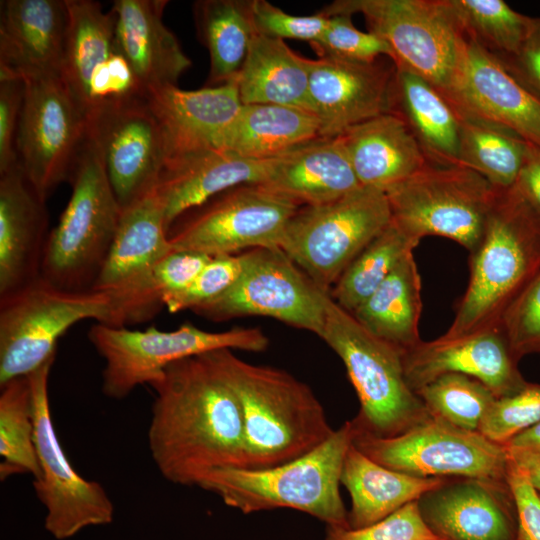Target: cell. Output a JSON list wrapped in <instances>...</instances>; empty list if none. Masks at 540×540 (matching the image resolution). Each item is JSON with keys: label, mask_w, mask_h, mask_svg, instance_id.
Listing matches in <instances>:
<instances>
[{"label": "cell", "mask_w": 540, "mask_h": 540, "mask_svg": "<svg viewBox=\"0 0 540 540\" xmlns=\"http://www.w3.org/2000/svg\"><path fill=\"white\" fill-rule=\"evenodd\" d=\"M208 353L173 362L150 385L149 450L173 484L199 486L213 470L245 465L239 404Z\"/></svg>", "instance_id": "cell-1"}, {"label": "cell", "mask_w": 540, "mask_h": 540, "mask_svg": "<svg viewBox=\"0 0 540 540\" xmlns=\"http://www.w3.org/2000/svg\"><path fill=\"white\" fill-rule=\"evenodd\" d=\"M240 408L245 469L289 462L320 446L335 429L309 385L289 372L247 362L231 349L208 353Z\"/></svg>", "instance_id": "cell-2"}, {"label": "cell", "mask_w": 540, "mask_h": 540, "mask_svg": "<svg viewBox=\"0 0 540 540\" xmlns=\"http://www.w3.org/2000/svg\"><path fill=\"white\" fill-rule=\"evenodd\" d=\"M540 273V215L514 184L495 188L481 241L470 253L468 286L445 337L500 329L502 318Z\"/></svg>", "instance_id": "cell-3"}, {"label": "cell", "mask_w": 540, "mask_h": 540, "mask_svg": "<svg viewBox=\"0 0 540 540\" xmlns=\"http://www.w3.org/2000/svg\"><path fill=\"white\" fill-rule=\"evenodd\" d=\"M353 437L354 427L349 420L303 456L266 469L219 468L206 475L198 487L243 514L288 508L306 513L326 526L349 527L340 477Z\"/></svg>", "instance_id": "cell-4"}, {"label": "cell", "mask_w": 540, "mask_h": 540, "mask_svg": "<svg viewBox=\"0 0 540 540\" xmlns=\"http://www.w3.org/2000/svg\"><path fill=\"white\" fill-rule=\"evenodd\" d=\"M69 182L71 197L49 233L41 278L64 291L89 292L111 250L122 209L87 132Z\"/></svg>", "instance_id": "cell-5"}, {"label": "cell", "mask_w": 540, "mask_h": 540, "mask_svg": "<svg viewBox=\"0 0 540 540\" xmlns=\"http://www.w3.org/2000/svg\"><path fill=\"white\" fill-rule=\"evenodd\" d=\"M320 338L342 360L357 394L360 409L354 426L390 438L432 415L407 384L402 351L375 337L330 296Z\"/></svg>", "instance_id": "cell-6"}, {"label": "cell", "mask_w": 540, "mask_h": 540, "mask_svg": "<svg viewBox=\"0 0 540 540\" xmlns=\"http://www.w3.org/2000/svg\"><path fill=\"white\" fill-rule=\"evenodd\" d=\"M322 11L361 13L369 31L388 44L395 67L422 77L453 102L467 38L446 0H339Z\"/></svg>", "instance_id": "cell-7"}, {"label": "cell", "mask_w": 540, "mask_h": 540, "mask_svg": "<svg viewBox=\"0 0 540 540\" xmlns=\"http://www.w3.org/2000/svg\"><path fill=\"white\" fill-rule=\"evenodd\" d=\"M88 338L104 360L102 392L115 400L124 399L137 386L151 385L175 361L219 349L263 352L269 346V338L257 327L212 332L191 323L171 331L97 323L89 329Z\"/></svg>", "instance_id": "cell-8"}, {"label": "cell", "mask_w": 540, "mask_h": 540, "mask_svg": "<svg viewBox=\"0 0 540 540\" xmlns=\"http://www.w3.org/2000/svg\"><path fill=\"white\" fill-rule=\"evenodd\" d=\"M391 222L385 191L361 186L335 201L301 206L280 244L322 290L330 292L355 257Z\"/></svg>", "instance_id": "cell-9"}, {"label": "cell", "mask_w": 540, "mask_h": 540, "mask_svg": "<svg viewBox=\"0 0 540 540\" xmlns=\"http://www.w3.org/2000/svg\"><path fill=\"white\" fill-rule=\"evenodd\" d=\"M494 192L469 168L431 162L385 190L391 221L406 235L418 242L441 236L470 253L482 239Z\"/></svg>", "instance_id": "cell-10"}, {"label": "cell", "mask_w": 540, "mask_h": 540, "mask_svg": "<svg viewBox=\"0 0 540 540\" xmlns=\"http://www.w3.org/2000/svg\"><path fill=\"white\" fill-rule=\"evenodd\" d=\"M110 303L98 291L68 292L43 278L0 297V385L55 358L58 340L78 322L107 324Z\"/></svg>", "instance_id": "cell-11"}, {"label": "cell", "mask_w": 540, "mask_h": 540, "mask_svg": "<svg viewBox=\"0 0 540 540\" xmlns=\"http://www.w3.org/2000/svg\"><path fill=\"white\" fill-rule=\"evenodd\" d=\"M353 427V445L392 470L424 478L507 484L510 459L506 448L478 431L459 428L436 416L390 438Z\"/></svg>", "instance_id": "cell-12"}, {"label": "cell", "mask_w": 540, "mask_h": 540, "mask_svg": "<svg viewBox=\"0 0 540 540\" xmlns=\"http://www.w3.org/2000/svg\"><path fill=\"white\" fill-rule=\"evenodd\" d=\"M292 201L258 184L226 190L180 216L168 231L172 251L210 257L255 248H280L298 210Z\"/></svg>", "instance_id": "cell-13"}, {"label": "cell", "mask_w": 540, "mask_h": 540, "mask_svg": "<svg viewBox=\"0 0 540 540\" xmlns=\"http://www.w3.org/2000/svg\"><path fill=\"white\" fill-rule=\"evenodd\" d=\"M243 270L223 295L194 313L212 321L273 318L321 336L329 292L319 288L281 248L242 252Z\"/></svg>", "instance_id": "cell-14"}, {"label": "cell", "mask_w": 540, "mask_h": 540, "mask_svg": "<svg viewBox=\"0 0 540 540\" xmlns=\"http://www.w3.org/2000/svg\"><path fill=\"white\" fill-rule=\"evenodd\" d=\"M55 358L28 375L33 398L34 439L40 475L36 497L46 509L44 528L57 540L91 526L110 524L114 506L103 486L83 478L68 460L51 416L48 379Z\"/></svg>", "instance_id": "cell-15"}, {"label": "cell", "mask_w": 540, "mask_h": 540, "mask_svg": "<svg viewBox=\"0 0 540 540\" xmlns=\"http://www.w3.org/2000/svg\"><path fill=\"white\" fill-rule=\"evenodd\" d=\"M25 95L17 130L18 162L45 200L72 169L87 121L59 75L23 78Z\"/></svg>", "instance_id": "cell-16"}, {"label": "cell", "mask_w": 540, "mask_h": 540, "mask_svg": "<svg viewBox=\"0 0 540 540\" xmlns=\"http://www.w3.org/2000/svg\"><path fill=\"white\" fill-rule=\"evenodd\" d=\"M86 121L123 211L157 185L168 158L162 126L142 95L105 103Z\"/></svg>", "instance_id": "cell-17"}, {"label": "cell", "mask_w": 540, "mask_h": 540, "mask_svg": "<svg viewBox=\"0 0 540 540\" xmlns=\"http://www.w3.org/2000/svg\"><path fill=\"white\" fill-rule=\"evenodd\" d=\"M394 65L331 57L311 59L309 101L320 138H337L368 119L392 112Z\"/></svg>", "instance_id": "cell-18"}, {"label": "cell", "mask_w": 540, "mask_h": 540, "mask_svg": "<svg viewBox=\"0 0 540 540\" xmlns=\"http://www.w3.org/2000/svg\"><path fill=\"white\" fill-rule=\"evenodd\" d=\"M405 378L416 393L446 373H460L485 384L497 398L520 391L528 382L501 329L421 341L402 353Z\"/></svg>", "instance_id": "cell-19"}, {"label": "cell", "mask_w": 540, "mask_h": 540, "mask_svg": "<svg viewBox=\"0 0 540 540\" xmlns=\"http://www.w3.org/2000/svg\"><path fill=\"white\" fill-rule=\"evenodd\" d=\"M417 503L424 522L443 540H517V515L508 484L446 478Z\"/></svg>", "instance_id": "cell-20"}, {"label": "cell", "mask_w": 540, "mask_h": 540, "mask_svg": "<svg viewBox=\"0 0 540 540\" xmlns=\"http://www.w3.org/2000/svg\"><path fill=\"white\" fill-rule=\"evenodd\" d=\"M452 104L540 149V97L497 56L470 39Z\"/></svg>", "instance_id": "cell-21"}, {"label": "cell", "mask_w": 540, "mask_h": 540, "mask_svg": "<svg viewBox=\"0 0 540 540\" xmlns=\"http://www.w3.org/2000/svg\"><path fill=\"white\" fill-rule=\"evenodd\" d=\"M66 0L0 1V77L61 76Z\"/></svg>", "instance_id": "cell-22"}, {"label": "cell", "mask_w": 540, "mask_h": 540, "mask_svg": "<svg viewBox=\"0 0 540 540\" xmlns=\"http://www.w3.org/2000/svg\"><path fill=\"white\" fill-rule=\"evenodd\" d=\"M45 202L19 162L0 174V297L41 277L50 233Z\"/></svg>", "instance_id": "cell-23"}, {"label": "cell", "mask_w": 540, "mask_h": 540, "mask_svg": "<svg viewBox=\"0 0 540 540\" xmlns=\"http://www.w3.org/2000/svg\"><path fill=\"white\" fill-rule=\"evenodd\" d=\"M143 96L162 126L168 158L190 151L220 149L243 105L235 81L198 90L163 86L150 89Z\"/></svg>", "instance_id": "cell-24"}, {"label": "cell", "mask_w": 540, "mask_h": 540, "mask_svg": "<svg viewBox=\"0 0 540 540\" xmlns=\"http://www.w3.org/2000/svg\"><path fill=\"white\" fill-rule=\"evenodd\" d=\"M271 161L247 159L218 148L169 157L155 187L168 231L180 216L216 195L236 186L263 182Z\"/></svg>", "instance_id": "cell-25"}, {"label": "cell", "mask_w": 540, "mask_h": 540, "mask_svg": "<svg viewBox=\"0 0 540 540\" xmlns=\"http://www.w3.org/2000/svg\"><path fill=\"white\" fill-rule=\"evenodd\" d=\"M167 0H116L114 43L128 62L142 95L177 85L191 67L178 39L163 22Z\"/></svg>", "instance_id": "cell-26"}, {"label": "cell", "mask_w": 540, "mask_h": 540, "mask_svg": "<svg viewBox=\"0 0 540 540\" xmlns=\"http://www.w3.org/2000/svg\"><path fill=\"white\" fill-rule=\"evenodd\" d=\"M258 185L299 207L329 203L362 186L338 138H317L273 158Z\"/></svg>", "instance_id": "cell-27"}, {"label": "cell", "mask_w": 540, "mask_h": 540, "mask_svg": "<svg viewBox=\"0 0 540 540\" xmlns=\"http://www.w3.org/2000/svg\"><path fill=\"white\" fill-rule=\"evenodd\" d=\"M172 252L162 203L155 189L122 211L102 272L93 288L109 299L136 286Z\"/></svg>", "instance_id": "cell-28"}, {"label": "cell", "mask_w": 540, "mask_h": 540, "mask_svg": "<svg viewBox=\"0 0 540 540\" xmlns=\"http://www.w3.org/2000/svg\"><path fill=\"white\" fill-rule=\"evenodd\" d=\"M337 138L362 186L385 191L429 162L405 122L392 112L352 126Z\"/></svg>", "instance_id": "cell-29"}, {"label": "cell", "mask_w": 540, "mask_h": 540, "mask_svg": "<svg viewBox=\"0 0 540 540\" xmlns=\"http://www.w3.org/2000/svg\"><path fill=\"white\" fill-rule=\"evenodd\" d=\"M392 113L405 122L429 162L458 165L460 114L428 81L394 66Z\"/></svg>", "instance_id": "cell-30"}, {"label": "cell", "mask_w": 540, "mask_h": 540, "mask_svg": "<svg viewBox=\"0 0 540 540\" xmlns=\"http://www.w3.org/2000/svg\"><path fill=\"white\" fill-rule=\"evenodd\" d=\"M445 479L392 470L366 456L352 443L345 454L340 477L341 485L351 497L349 527L362 528L376 523L417 501Z\"/></svg>", "instance_id": "cell-31"}, {"label": "cell", "mask_w": 540, "mask_h": 540, "mask_svg": "<svg viewBox=\"0 0 540 540\" xmlns=\"http://www.w3.org/2000/svg\"><path fill=\"white\" fill-rule=\"evenodd\" d=\"M311 59L285 41L256 34L234 80L242 104H275L311 112L309 101Z\"/></svg>", "instance_id": "cell-32"}, {"label": "cell", "mask_w": 540, "mask_h": 540, "mask_svg": "<svg viewBox=\"0 0 540 540\" xmlns=\"http://www.w3.org/2000/svg\"><path fill=\"white\" fill-rule=\"evenodd\" d=\"M69 27L61 78L87 119L91 111V87L116 52L115 19L93 0H66Z\"/></svg>", "instance_id": "cell-33"}, {"label": "cell", "mask_w": 540, "mask_h": 540, "mask_svg": "<svg viewBox=\"0 0 540 540\" xmlns=\"http://www.w3.org/2000/svg\"><path fill=\"white\" fill-rule=\"evenodd\" d=\"M319 137L310 112L284 105L243 104L220 149L253 160L276 158Z\"/></svg>", "instance_id": "cell-34"}, {"label": "cell", "mask_w": 540, "mask_h": 540, "mask_svg": "<svg viewBox=\"0 0 540 540\" xmlns=\"http://www.w3.org/2000/svg\"><path fill=\"white\" fill-rule=\"evenodd\" d=\"M421 310L420 275L411 252L351 314L372 335L404 352L422 341Z\"/></svg>", "instance_id": "cell-35"}, {"label": "cell", "mask_w": 540, "mask_h": 540, "mask_svg": "<svg viewBox=\"0 0 540 540\" xmlns=\"http://www.w3.org/2000/svg\"><path fill=\"white\" fill-rule=\"evenodd\" d=\"M193 14L198 37L209 53L210 86L234 81L257 34L251 1L200 0Z\"/></svg>", "instance_id": "cell-36"}, {"label": "cell", "mask_w": 540, "mask_h": 540, "mask_svg": "<svg viewBox=\"0 0 540 540\" xmlns=\"http://www.w3.org/2000/svg\"><path fill=\"white\" fill-rule=\"evenodd\" d=\"M458 112L461 118L458 165L477 172L494 188L513 186L529 143L505 127L472 113Z\"/></svg>", "instance_id": "cell-37"}, {"label": "cell", "mask_w": 540, "mask_h": 540, "mask_svg": "<svg viewBox=\"0 0 540 540\" xmlns=\"http://www.w3.org/2000/svg\"><path fill=\"white\" fill-rule=\"evenodd\" d=\"M418 243L391 221L344 270L329 292L331 298L354 312Z\"/></svg>", "instance_id": "cell-38"}, {"label": "cell", "mask_w": 540, "mask_h": 540, "mask_svg": "<svg viewBox=\"0 0 540 540\" xmlns=\"http://www.w3.org/2000/svg\"><path fill=\"white\" fill-rule=\"evenodd\" d=\"M0 479L15 474L40 475L34 439L33 398L27 376L0 385Z\"/></svg>", "instance_id": "cell-39"}, {"label": "cell", "mask_w": 540, "mask_h": 540, "mask_svg": "<svg viewBox=\"0 0 540 540\" xmlns=\"http://www.w3.org/2000/svg\"><path fill=\"white\" fill-rule=\"evenodd\" d=\"M446 3L465 37L500 59L519 51L532 19L503 0H446Z\"/></svg>", "instance_id": "cell-40"}, {"label": "cell", "mask_w": 540, "mask_h": 540, "mask_svg": "<svg viewBox=\"0 0 540 540\" xmlns=\"http://www.w3.org/2000/svg\"><path fill=\"white\" fill-rule=\"evenodd\" d=\"M416 394L432 416L469 431H478L483 418L497 400L485 384L460 373L443 374Z\"/></svg>", "instance_id": "cell-41"}, {"label": "cell", "mask_w": 540, "mask_h": 540, "mask_svg": "<svg viewBox=\"0 0 540 540\" xmlns=\"http://www.w3.org/2000/svg\"><path fill=\"white\" fill-rule=\"evenodd\" d=\"M540 423V384L527 383L510 396L497 398L480 423L478 432L505 445L513 437Z\"/></svg>", "instance_id": "cell-42"}, {"label": "cell", "mask_w": 540, "mask_h": 540, "mask_svg": "<svg viewBox=\"0 0 540 540\" xmlns=\"http://www.w3.org/2000/svg\"><path fill=\"white\" fill-rule=\"evenodd\" d=\"M323 36L311 46L318 57H331L355 62H374L380 56L391 58L388 44L379 36L356 28L349 14L329 16Z\"/></svg>", "instance_id": "cell-43"}, {"label": "cell", "mask_w": 540, "mask_h": 540, "mask_svg": "<svg viewBox=\"0 0 540 540\" xmlns=\"http://www.w3.org/2000/svg\"><path fill=\"white\" fill-rule=\"evenodd\" d=\"M242 270V253L211 257L186 289L164 300V307L171 313L193 311L229 290Z\"/></svg>", "instance_id": "cell-44"}, {"label": "cell", "mask_w": 540, "mask_h": 540, "mask_svg": "<svg viewBox=\"0 0 540 540\" xmlns=\"http://www.w3.org/2000/svg\"><path fill=\"white\" fill-rule=\"evenodd\" d=\"M324 540H443L424 522L417 501L362 528L326 526Z\"/></svg>", "instance_id": "cell-45"}, {"label": "cell", "mask_w": 540, "mask_h": 540, "mask_svg": "<svg viewBox=\"0 0 540 540\" xmlns=\"http://www.w3.org/2000/svg\"><path fill=\"white\" fill-rule=\"evenodd\" d=\"M500 329L518 361L540 354V273L507 309Z\"/></svg>", "instance_id": "cell-46"}, {"label": "cell", "mask_w": 540, "mask_h": 540, "mask_svg": "<svg viewBox=\"0 0 540 540\" xmlns=\"http://www.w3.org/2000/svg\"><path fill=\"white\" fill-rule=\"evenodd\" d=\"M251 11L258 34L280 39L316 43L328 27L329 16L323 11L313 15H292L265 0H251Z\"/></svg>", "instance_id": "cell-47"}, {"label": "cell", "mask_w": 540, "mask_h": 540, "mask_svg": "<svg viewBox=\"0 0 540 540\" xmlns=\"http://www.w3.org/2000/svg\"><path fill=\"white\" fill-rule=\"evenodd\" d=\"M25 95L20 77H0V174L18 164L16 138Z\"/></svg>", "instance_id": "cell-48"}, {"label": "cell", "mask_w": 540, "mask_h": 540, "mask_svg": "<svg viewBox=\"0 0 540 540\" xmlns=\"http://www.w3.org/2000/svg\"><path fill=\"white\" fill-rule=\"evenodd\" d=\"M507 484L517 515V540H540V495L524 472L511 459Z\"/></svg>", "instance_id": "cell-49"}, {"label": "cell", "mask_w": 540, "mask_h": 540, "mask_svg": "<svg viewBox=\"0 0 540 540\" xmlns=\"http://www.w3.org/2000/svg\"><path fill=\"white\" fill-rule=\"evenodd\" d=\"M500 59V58H499ZM526 86L540 97V18H532L526 38L512 57L500 59Z\"/></svg>", "instance_id": "cell-50"}, {"label": "cell", "mask_w": 540, "mask_h": 540, "mask_svg": "<svg viewBox=\"0 0 540 540\" xmlns=\"http://www.w3.org/2000/svg\"><path fill=\"white\" fill-rule=\"evenodd\" d=\"M524 198L540 215V149L530 145L515 183Z\"/></svg>", "instance_id": "cell-51"}, {"label": "cell", "mask_w": 540, "mask_h": 540, "mask_svg": "<svg viewBox=\"0 0 540 540\" xmlns=\"http://www.w3.org/2000/svg\"><path fill=\"white\" fill-rule=\"evenodd\" d=\"M506 450L509 458L524 472L540 495V457L508 448Z\"/></svg>", "instance_id": "cell-52"}, {"label": "cell", "mask_w": 540, "mask_h": 540, "mask_svg": "<svg viewBox=\"0 0 540 540\" xmlns=\"http://www.w3.org/2000/svg\"><path fill=\"white\" fill-rule=\"evenodd\" d=\"M504 446L540 457V423L516 435Z\"/></svg>", "instance_id": "cell-53"}]
</instances>
